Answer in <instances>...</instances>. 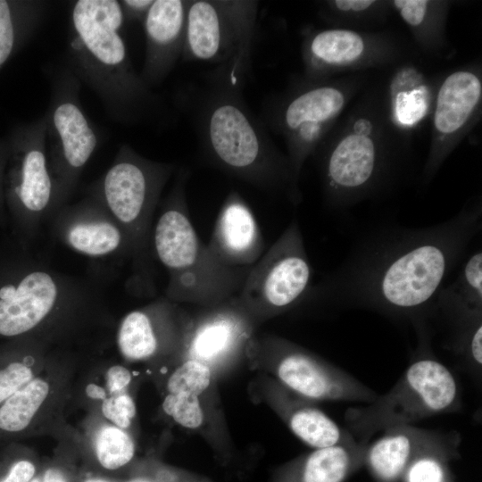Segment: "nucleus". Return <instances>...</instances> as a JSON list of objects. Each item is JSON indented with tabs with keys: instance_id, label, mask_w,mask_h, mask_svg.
Listing matches in <instances>:
<instances>
[{
	"instance_id": "obj_33",
	"label": "nucleus",
	"mask_w": 482,
	"mask_h": 482,
	"mask_svg": "<svg viewBox=\"0 0 482 482\" xmlns=\"http://www.w3.org/2000/svg\"><path fill=\"white\" fill-rule=\"evenodd\" d=\"M101 412L112 425L127 429L136 415L133 398L127 393L112 395L101 403Z\"/></svg>"
},
{
	"instance_id": "obj_43",
	"label": "nucleus",
	"mask_w": 482,
	"mask_h": 482,
	"mask_svg": "<svg viewBox=\"0 0 482 482\" xmlns=\"http://www.w3.org/2000/svg\"><path fill=\"white\" fill-rule=\"evenodd\" d=\"M29 482H42V476L35 475Z\"/></svg>"
},
{
	"instance_id": "obj_41",
	"label": "nucleus",
	"mask_w": 482,
	"mask_h": 482,
	"mask_svg": "<svg viewBox=\"0 0 482 482\" xmlns=\"http://www.w3.org/2000/svg\"><path fill=\"white\" fill-rule=\"evenodd\" d=\"M42 482H69L64 473L57 468H49L42 475Z\"/></svg>"
},
{
	"instance_id": "obj_23",
	"label": "nucleus",
	"mask_w": 482,
	"mask_h": 482,
	"mask_svg": "<svg viewBox=\"0 0 482 482\" xmlns=\"http://www.w3.org/2000/svg\"><path fill=\"white\" fill-rule=\"evenodd\" d=\"M54 384L37 374L0 405V441L24 435L49 402Z\"/></svg>"
},
{
	"instance_id": "obj_14",
	"label": "nucleus",
	"mask_w": 482,
	"mask_h": 482,
	"mask_svg": "<svg viewBox=\"0 0 482 482\" xmlns=\"http://www.w3.org/2000/svg\"><path fill=\"white\" fill-rule=\"evenodd\" d=\"M52 220L54 236L81 255L130 258L127 236L90 190L80 202L62 206Z\"/></svg>"
},
{
	"instance_id": "obj_30",
	"label": "nucleus",
	"mask_w": 482,
	"mask_h": 482,
	"mask_svg": "<svg viewBox=\"0 0 482 482\" xmlns=\"http://www.w3.org/2000/svg\"><path fill=\"white\" fill-rule=\"evenodd\" d=\"M211 382V370L202 361L189 359L179 365L167 382L169 394L199 396Z\"/></svg>"
},
{
	"instance_id": "obj_36",
	"label": "nucleus",
	"mask_w": 482,
	"mask_h": 482,
	"mask_svg": "<svg viewBox=\"0 0 482 482\" xmlns=\"http://www.w3.org/2000/svg\"><path fill=\"white\" fill-rule=\"evenodd\" d=\"M131 379V373L126 367L122 365L111 366L104 376V392L106 397L126 392Z\"/></svg>"
},
{
	"instance_id": "obj_28",
	"label": "nucleus",
	"mask_w": 482,
	"mask_h": 482,
	"mask_svg": "<svg viewBox=\"0 0 482 482\" xmlns=\"http://www.w3.org/2000/svg\"><path fill=\"white\" fill-rule=\"evenodd\" d=\"M95 453L99 464L108 470H115L128 464L135 453L131 436L112 424L101 427L94 440Z\"/></svg>"
},
{
	"instance_id": "obj_17",
	"label": "nucleus",
	"mask_w": 482,
	"mask_h": 482,
	"mask_svg": "<svg viewBox=\"0 0 482 482\" xmlns=\"http://www.w3.org/2000/svg\"><path fill=\"white\" fill-rule=\"evenodd\" d=\"M480 78L469 70H458L442 82L433 116V146L425 167V177L431 178L451 149L450 139L464 130L480 104Z\"/></svg>"
},
{
	"instance_id": "obj_10",
	"label": "nucleus",
	"mask_w": 482,
	"mask_h": 482,
	"mask_svg": "<svg viewBox=\"0 0 482 482\" xmlns=\"http://www.w3.org/2000/svg\"><path fill=\"white\" fill-rule=\"evenodd\" d=\"M79 88L80 81L70 67L59 70L52 76L50 102L44 115L48 165L59 210L68 204L98 145L96 129L81 106Z\"/></svg>"
},
{
	"instance_id": "obj_1",
	"label": "nucleus",
	"mask_w": 482,
	"mask_h": 482,
	"mask_svg": "<svg viewBox=\"0 0 482 482\" xmlns=\"http://www.w3.org/2000/svg\"><path fill=\"white\" fill-rule=\"evenodd\" d=\"M481 226L478 203L433 226L378 230L308 292L341 307L420 319Z\"/></svg>"
},
{
	"instance_id": "obj_34",
	"label": "nucleus",
	"mask_w": 482,
	"mask_h": 482,
	"mask_svg": "<svg viewBox=\"0 0 482 482\" xmlns=\"http://www.w3.org/2000/svg\"><path fill=\"white\" fill-rule=\"evenodd\" d=\"M0 467V482H29L37 474L35 463L24 457L7 458Z\"/></svg>"
},
{
	"instance_id": "obj_3",
	"label": "nucleus",
	"mask_w": 482,
	"mask_h": 482,
	"mask_svg": "<svg viewBox=\"0 0 482 482\" xmlns=\"http://www.w3.org/2000/svg\"><path fill=\"white\" fill-rule=\"evenodd\" d=\"M120 1L79 0L71 11L70 68L100 98L109 116L131 125L154 115L160 102L142 80L121 35Z\"/></svg>"
},
{
	"instance_id": "obj_15",
	"label": "nucleus",
	"mask_w": 482,
	"mask_h": 482,
	"mask_svg": "<svg viewBox=\"0 0 482 482\" xmlns=\"http://www.w3.org/2000/svg\"><path fill=\"white\" fill-rule=\"evenodd\" d=\"M279 380L294 392L314 400L369 403L378 394L347 372L322 362L286 343L278 345Z\"/></svg>"
},
{
	"instance_id": "obj_35",
	"label": "nucleus",
	"mask_w": 482,
	"mask_h": 482,
	"mask_svg": "<svg viewBox=\"0 0 482 482\" xmlns=\"http://www.w3.org/2000/svg\"><path fill=\"white\" fill-rule=\"evenodd\" d=\"M427 0H395L393 5L411 27L418 28L424 21L430 7Z\"/></svg>"
},
{
	"instance_id": "obj_38",
	"label": "nucleus",
	"mask_w": 482,
	"mask_h": 482,
	"mask_svg": "<svg viewBox=\"0 0 482 482\" xmlns=\"http://www.w3.org/2000/svg\"><path fill=\"white\" fill-rule=\"evenodd\" d=\"M482 325L478 326L470 338L467 342L466 345L461 350L464 352L470 361L477 366H481L482 363Z\"/></svg>"
},
{
	"instance_id": "obj_37",
	"label": "nucleus",
	"mask_w": 482,
	"mask_h": 482,
	"mask_svg": "<svg viewBox=\"0 0 482 482\" xmlns=\"http://www.w3.org/2000/svg\"><path fill=\"white\" fill-rule=\"evenodd\" d=\"M154 0H122L120 1L125 21H142Z\"/></svg>"
},
{
	"instance_id": "obj_27",
	"label": "nucleus",
	"mask_w": 482,
	"mask_h": 482,
	"mask_svg": "<svg viewBox=\"0 0 482 482\" xmlns=\"http://www.w3.org/2000/svg\"><path fill=\"white\" fill-rule=\"evenodd\" d=\"M46 7L45 1L0 0V68L11 57L21 37L30 34L39 26Z\"/></svg>"
},
{
	"instance_id": "obj_22",
	"label": "nucleus",
	"mask_w": 482,
	"mask_h": 482,
	"mask_svg": "<svg viewBox=\"0 0 482 482\" xmlns=\"http://www.w3.org/2000/svg\"><path fill=\"white\" fill-rule=\"evenodd\" d=\"M166 299L126 314L117 331V345L129 361H145L154 356L161 345L159 321L169 308Z\"/></svg>"
},
{
	"instance_id": "obj_29",
	"label": "nucleus",
	"mask_w": 482,
	"mask_h": 482,
	"mask_svg": "<svg viewBox=\"0 0 482 482\" xmlns=\"http://www.w3.org/2000/svg\"><path fill=\"white\" fill-rule=\"evenodd\" d=\"M469 306L482 311V252L473 253L464 262L455 281L446 286Z\"/></svg>"
},
{
	"instance_id": "obj_26",
	"label": "nucleus",
	"mask_w": 482,
	"mask_h": 482,
	"mask_svg": "<svg viewBox=\"0 0 482 482\" xmlns=\"http://www.w3.org/2000/svg\"><path fill=\"white\" fill-rule=\"evenodd\" d=\"M229 310L204 320L189 340L191 359L212 360L228 352L243 336V326Z\"/></svg>"
},
{
	"instance_id": "obj_16",
	"label": "nucleus",
	"mask_w": 482,
	"mask_h": 482,
	"mask_svg": "<svg viewBox=\"0 0 482 482\" xmlns=\"http://www.w3.org/2000/svg\"><path fill=\"white\" fill-rule=\"evenodd\" d=\"M458 436L401 425L382 431L368 445L365 463L381 482H395L403 477L416 459L429 453L457 455Z\"/></svg>"
},
{
	"instance_id": "obj_31",
	"label": "nucleus",
	"mask_w": 482,
	"mask_h": 482,
	"mask_svg": "<svg viewBox=\"0 0 482 482\" xmlns=\"http://www.w3.org/2000/svg\"><path fill=\"white\" fill-rule=\"evenodd\" d=\"M162 409L177 423L184 428H196L204 420V413L198 396L187 394H168Z\"/></svg>"
},
{
	"instance_id": "obj_5",
	"label": "nucleus",
	"mask_w": 482,
	"mask_h": 482,
	"mask_svg": "<svg viewBox=\"0 0 482 482\" xmlns=\"http://www.w3.org/2000/svg\"><path fill=\"white\" fill-rule=\"evenodd\" d=\"M188 173L181 169L153 226L152 251L166 269L168 298L221 302L234 296L250 268L221 263L204 245L189 220L186 202Z\"/></svg>"
},
{
	"instance_id": "obj_12",
	"label": "nucleus",
	"mask_w": 482,
	"mask_h": 482,
	"mask_svg": "<svg viewBox=\"0 0 482 482\" xmlns=\"http://www.w3.org/2000/svg\"><path fill=\"white\" fill-rule=\"evenodd\" d=\"M320 153L324 198L334 209L364 200L388 175L389 158L367 116L358 117L328 145L320 144L314 154Z\"/></svg>"
},
{
	"instance_id": "obj_39",
	"label": "nucleus",
	"mask_w": 482,
	"mask_h": 482,
	"mask_svg": "<svg viewBox=\"0 0 482 482\" xmlns=\"http://www.w3.org/2000/svg\"><path fill=\"white\" fill-rule=\"evenodd\" d=\"M377 2L372 0H336L328 2L329 5L338 12L357 13L369 10Z\"/></svg>"
},
{
	"instance_id": "obj_32",
	"label": "nucleus",
	"mask_w": 482,
	"mask_h": 482,
	"mask_svg": "<svg viewBox=\"0 0 482 482\" xmlns=\"http://www.w3.org/2000/svg\"><path fill=\"white\" fill-rule=\"evenodd\" d=\"M453 455L429 453L416 459L405 470V482H450L446 461Z\"/></svg>"
},
{
	"instance_id": "obj_11",
	"label": "nucleus",
	"mask_w": 482,
	"mask_h": 482,
	"mask_svg": "<svg viewBox=\"0 0 482 482\" xmlns=\"http://www.w3.org/2000/svg\"><path fill=\"white\" fill-rule=\"evenodd\" d=\"M305 82L266 99L261 118L267 129L284 138L297 186L304 162L324 141L346 104L340 86L308 79Z\"/></svg>"
},
{
	"instance_id": "obj_13",
	"label": "nucleus",
	"mask_w": 482,
	"mask_h": 482,
	"mask_svg": "<svg viewBox=\"0 0 482 482\" xmlns=\"http://www.w3.org/2000/svg\"><path fill=\"white\" fill-rule=\"evenodd\" d=\"M312 266L296 220L250 268L237 299L243 307L274 314L291 307L310 290Z\"/></svg>"
},
{
	"instance_id": "obj_25",
	"label": "nucleus",
	"mask_w": 482,
	"mask_h": 482,
	"mask_svg": "<svg viewBox=\"0 0 482 482\" xmlns=\"http://www.w3.org/2000/svg\"><path fill=\"white\" fill-rule=\"evenodd\" d=\"M287 420L292 432L303 442L314 448H323L356 440L346 430L340 428L320 410L287 402Z\"/></svg>"
},
{
	"instance_id": "obj_2",
	"label": "nucleus",
	"mask_w": 482,
	"mask_h": 482,
	"mask_svg": "<svg viewBox=\"0 0 482 482\" xmlns=\"http://www.w3.org/2000/svg\"><path fill=\"white\" fill-rule=\"evenodd\" d=\"M245 80L217 68L205 87L179 96L188 113L205 157L216 167L259 188L283 192L300 201L289 161L268 129L246 104Z\"/></svg>"
},
{
	"instance_id": "obj_8",
	"label": "nucleus",
	"mask_w": 482,
	"mask_h": 482,
	"mask_svg": "<svg viewBox=\"0 0 482 482\" xmlns=\"http://www.w3.org/2000/svg\"><path fill=\"white\" fill-rule=\"evenodd\" d=\"M4 175V204L23 244L58 212L56 188L48 165L46 120L42 116L17 131Z\"/></svg>"
},
{
	"instance_id": "obj_20",
	"label": "nucleus",
	"mask_w": 482,
	"mask_h": 482,
	"mask_svg": "<svg viewBox=\"0 0 482 482\" xmlns=\"http://www.w3.org/2000/svg\"><path fill=\"white\" fill-rule=\"evenodd\" d=\"M369 39L345 29H328L305 38L303 56L306 79L320 80L326 74L357 66L370 54Z\"/></svg>"
},
{
	"instance_id": "obj_7",
	"label": "nucleus",
	"mask_w": 482,
	"mask_h": 482,
	"mask_svg": "<svg viewBox=\"0 0 482 482\" xmlns=\"http://www.w3.org/2000/svg\"><path fill=\"white\" fill-rule=\"evenodd\" d=\"M459 406V389L453 373L437 360L423 355L414 361L395 385L364 406L344 414L346 430L369 444L378 432L450 412Z\"/></svg>"
},
{
	"instance_id": "obj_24",
	"label": "nucleus",
	"mask_w": 482,
	"mask_h": 482,
	"mask_svg": "<svg viewBox=\"0 0 482 482\" xmlns=\"http://www.w3.org/2000/svg\"><path fill=\"white\" fill-rule=\"evenodd\" d=\"M46 345L34 338L0 342V405L38 374V353Z\"/></svg>"
},
{
	"instance_id": "obj_9",
	"label": "nucleus",
	"mask_w": 482,
	"mask_h": 482,
	"mask_svg": "<svg viewBox=\"0 0 482 482\" xmlns=\"http://www.w3.org/2000/svg\"><path fill=\"white\" fill-rule=\"evenodd\" d=\"M258 1L189 0L182 58L218 64L245 79L255 32Z\"/></svg>"
},
{
	"instance_id": "obj_21",
	"label": "nucleus",
	"mask_w": 482,
	"mask_h": 482,
	"mask_svg": "<svg viewBox=\"0 0 482 482\" xmlns=\"http://www.w3.org/2000/svg\"><path fill=\"white\" fill-rule=\"evenodd\" d=\"M368 445L355 441L316 448L288 470L284 482H343L365 463Z\"/></svg>"
},
{
	"instance_id": "obj_19",
	"label": "nucleus",
	"mask_w": 482,
	"mask_h": 482,
	"mask_svg": "<svg viewBox=\"0 0 482 482\" xmlns=\"http://www.w3.org/2000/svg\"><path fill=\"white\" fill-rule=\"evenodd\" d=\"M207 246L221 263L233 268H251L262 255L256 220L237 192L227 196Z\"/></svg>"
},
{
	"instance_id": "obj_4",
	"label": "nucleus",
	"mask_w": 482,
	"mask_h": 482,
	"mask_svg": "<svg viewBox=\"0 0 482 482\" xmlns=\"http://www.w3.org/2000/svg\"><path fill=\"white\" fill-rule=\"evenodd\" d=\"M102 308L88 281L25 256L0 262L1 342H54L97 319Z\"/></svg>"
},
{
	"instance_id": "obj_6",
	"label": "nucleus",
	"mask_w": 482,
	"mask_h": 482,
	"mask_svg": "<svg viewBox=\"0 0 482 482\" xmlns=\"http://www.w3.org/2000/svg\"><path fill=\"white\" fill-rule=\"evenodd\" d=\"M174 170L173 164L145 158L122 144L104 175L90 187L127 236L139 281L149 278L154 213Z\"/></svg>"
},
{
	"instance_id": "obj_18",
	"label": "nucleus",
	"mask_w": 482,
	"mask_h": 482,
	"mask_svg": "<svg viewBox=\"0 0 482 482\" xmlns=\"http://www.w3.org/2000/svg\"><path fill=\"white\" fill-rule=\"evenodd\" d=\"M189 0H154L143 21L145 54L139 73L153 88L160 85L182 56Z\"/></svg>"
},
{
	"instance_id": "obj_42",
	"label": "nucleus",
	"mask_w": 482,
	"mask_h": 482,
	"mask_svg": "<svg viewBox=\"0 0 482 482\" xmlns=\"http://www.w3.org/2000/svg\"><path fill=\"white\" fill-rule=\"evenodd\" d=\"M85 482H110V481L102 479V478H88Z\"/></svg>"
},
{
	"instance_id": "obj_40",
	"label": "nucleus",
	"mask_w": 482,
	"mask_h": 482,
	"mask_svg": "<svg viewBox=\"0 0 482 482\" xmlns=\"http://www.w3.org/2000/svg\"><path fill=\"white\" fill-rule=\"evenodd\" d=\"M7 153L4 151V148L0 146V223L4 224L6 221L5 204L4 197V170L5 163L8 160Z\"/></svg>"
}]
</instances>
